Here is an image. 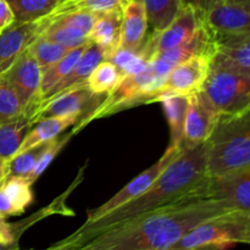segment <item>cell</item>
I'll use <instances>...</instances> for the list:
<instances>
[{"label":"cell","mask_w":250,"mask_h":250,"mask_svg":"<svg viewBox=\"0 0 250 250\" xmlns=\"http://www.w3.org/2000/svg\"><path fill=\"white\" fill-rule=\"evenodd\" d=\"M227 214L204 193L137 216L65 250H168L188 231Z\"/></svg>","instance_id":"obj_1"},{"label":"cell","mask_w":250,"mask_h":250,"mask_svg":"<svg viewBox=\"0 0 250 250\" xmlns=\"http://www.w3.org/2000/svg\"><path fill=\"white\" fill-rule=\"evenodd\" d=\"M205 143L183 148L158 180L136 199L92 222H84L73 233L45 250H65L137 216L204 193L208 180Z\"/></svg>","instance_id":"obj_2"},{"label":"cell","mask_w":250,"mask_h":250,"mask_svg":"<svg viewBox=\"0 0 250 250\" xmlns=\"http://www.w3.org/2000/svg\"><path fill=\"white\" fill-rule=\"evenodd\" d=\"M205 155L209 177L250 166V110L220 116Z\"/></svg>","instance_id":"obj_3"},{"label":"cell","mask_w":250,"mask_h":250,"mask_svg":"<svg viewBox=\"0 0 250 250\" xmlns=\"http://www.w3.org/2000/svg\"><path fill=\"white\" fill-rule=\"evenodd\" d=\"M250 244V215L227 212L200 222L168 250H229Z\"/></svg>","instance_id":"obj_4"},{"label":"cell","mask_w":250,"mask_h":250,"mask_svg":"<svg viewBox=\"0 0 250 250\" xmlns=\"http://www.w3.org/2000/svg\"><path fill=\"white\" fill-rule=\"evenodd\" d=\"M200 92L220 116L238 114L250 103V75L211 66Z\"/></svg>","instance_id":"obj_5"},{"label":"cell","mask_w":250,"mask_h":250,"mask_svg":"<svg viewBox=\"0 0 250 250\" xmlns=\"http://www.w3.org/2000/svg\"><path fill=\"white\" fill-rule=\"evenodd\" d=\"M204 195L225 211L250 215V166L208 177Z\"/></svg>","instance_id":"obj_6"},{"label":"cell","mask_w":250,"mask_h":250,"mask_svg":"<svg viewBox=\"0 0 250 250\" xmlns=\"http://www.w3.org/2000/svg\"><path fill=\"white\" fill-rule=\"evenodd\" d=\"M105 97L106 95L94 94L87 83L70 88L51 99L42 102L29 119V125L32 126L44 119L58 116H78L81 122L102 104Z\"/></svg>","instance_id":"obj_7"},{"label":"cell","mask_w":250,"mask_h":250,"mask_svg":"<svg viewBox=\"0 0 250 250\" xmlns=\"http://www.w3.org/2000/svg\"><path fill=\"white\" fill-rule=\"evenodd\" d=\"M202 22V14L192 6H182L175 20L166 28L151 32L139 51L150 61L158 54L188 43L200 28Z\"/></svg>","instance_id":"obj_8"},{"label":"cell","mask_w":250,"mask_h":250,"mask_svg":"<svg viewBox=\"0 0 250 250\" xmlns=\"http://www.w3.org/2000/svg\"><path fill=\"white\" fill-rule=\"evenodd\" d=\"M212 63V56L195 55L170 71L158 92L148 100L159 103L166 95H188L200 92L207 81Z\"/></svg>","instance_id":"obj_9"},{"label":"cell","mask_w":250,"mask_h":250,"mask_svg":"<svg viewBox=\"0 0 250 250\" xmlns=\"http://www.w3.org/2000/svg\"><path fill=\"white\" fill-rule=\"evenodd\" d=\"M182 149H173L168 148L166 149V151L164 153V155L156 161L155 164L150 166V167L146 168V171L141 173V175L137 176L134 180H132L131 182L127 183L121 190L116 193L114 197L110 198L107 202H105L104 204H102L100 207L95 208V209L88 210L87 212V219L84 222H92L98 220L99 217L104 216L107 212L112 211V210L117 209V208L122 207V205L127 204L131 200L136 199L139 195L143 194L156 180H158L159 176L164 172L166 167L177 158L181 154Z\"/></svg>","instance_id":"obj_10"},{"label":"cell","mask_w":250,"mask_h":250,"mask_svg":"<svg viewBox=\"0 0 250 250\" xmlns=\"http://www.w3.org/2000/svg\"><path fill=\"white\" fill-rule=\"evenodd\" d=\"M1 77L14 88L23 105L24 115L31 119L39 104L42 70L28 49Z\"/></svg>","instance_id":"obj_11"},{"label":"cell","mask_w":250,"mask_h":250,"mask_svg":"<svg viewBox=\"0 0 250 250\" xmlns=\"http://www.w3.org/2000/svg\"><path fill=\"white\" fill-rule=\"evenodd\" d=\"M49 23L48 15L34 21H15L0 34V76L44 33Z\"/></svg>","instance_id":"obj_12"},{"label":"cell","mask_w":250,"mask_h":250,"mask_svg":"<svg viewBox=\"0 0 250 250\" xmlns=\"http://www.w3.org/2000/svg\"><path fill=\"white\" fill-rule=\"evenodd\" d=\"M219 119L220 115L212 109L202 92L188 95L182 148L205 143L211 136Z\"/></svg>","instance_id":"obj_13"},{"label":"cell","mask_w":250,"mask_h":250,"mask_svg":"<svg viewBox=\"0 0 250 250\" xmlns=\"http://www.w3.org/2000/svg\"><path fill=\"white\" fill-rule=\"evenodd\" d=\"M148 17L141 0H128L122 7V27L120 48L139 51L146 42Z\"/></svg>","instance_id":"obj_14"},{"label":"cell","mask_w":250,"mask_h":250,"mask_svg":"<svg viewBox=\"0 0 250 250\" xmlns=\"http://www.w3.org/2000/svg\"><path fill=\"white\" fill-rule=\"evenodd\" d=\"M122 9L99 14L89 33V41L99 46L104 53V58L112 55L121 43Z\"/></svg>","instance_id":"obj_15"},{"label":"cell","mask_w":250,"mask_h":250,"mask_svg":"<svg viewBox=\"0 0 250 250\" xmlns=\"http://www.w3.org/2000/svg\"><path fill=\"white\" fill-rule=\"evenodd\" d=\"M211 66L232 68L250 75V33L219 43Z\"/></svg>","instance_id":"obj_16"},{"label":"cell","mask_w":250,"mask_h":250,"mask_svg":"<svg viewBox=\"0 0 250 250\" xmlns=\"http://www.w3.org/2000/svg\"><path fill=\"white\" fill-rule=\"evenodd\" d=\"M103 60H105L103 50L99 46L90 42L88 44L87 49L84 50V53L82 54L81 59L78 60V62L75 65V67L48 93V95L44 98V100L51 99L55 95L60 94V93L65 92V90L70 89V88L87 83V80L90 73H92V71Z\"/></svg>","instance_id":"obj_17"},{"label":"cell","mask_w":250,"mask_h":250,"mask_svg":"<svg viewBox=\"0 0 250 250\" xmlns=\"http://www.w3.org/2000/svg\"><path fill=\"white\" fill-rule=\"evenodd\" d=\"M78 121H80L78 116H58L48 117V119L37 122L36 127L33 129H29L28 133L26 134L17 154L54 141L63 131L72 127Z\"/></svg>","instance_id":"obj_18"},{"label":"cell","mask_w":250,"mask_h":250,"mask_svg":"<svg viewBox=\"0 0 250 250\" xmlns=\"http://www.w3.org/2000/svg\"><path fill=\"white\" fill-rule=\"evenodd\" d=\"M170 128L168 148L182 149L183 129H185L186 112L188 106V97L186 95H166L159 100Z\"/></svg>","instance_id":"obj_19"},{"label":"cell","mask_w":250,"mask_h":250,"mask_svg":"<svg viewBox=\"0 0 250 250\" xmlns=\"http://www.w3.org/2000/svg\"><path fill=\"white\" fill-rule=\"evenodd\" d=\"M88 44H84V45L77 46V48H73L71 50H68V53L61 60H59L58 62L54 63L49 68H46L44 72H42L41 90H39V104L43 102L44 98L48 95V93L75 67V65L78 62L82 54L87 49Z\"/></svg>","instance_id":"obj_20"},{"label":"cell","mask_w":250,"mask_h":250,"mask_svg":"<svg viewBox=\"0 0 250 250\" xmlns=\"http://www.w3.org/2000/svg\"><path fill=\"white\" fill-rule=\"evenodd\" d=\"M31 127L29 117L24 115L0 125V158L2 160L7 163L16 155Z\"/></svg>","instance_id":"obj_21"},{"label":"cell","mask_w":250,"mask_h":250,"mask_svg":"<svg viewBox=\"0 0 250 250\" xmlns=\"http://www.w3.org/2000/svg\"><path fill=\"white\" fill-rule=\"evenodd\" d=\"M33 183L24 177H16V176H6L5 180L0 183V188L9 202L14 207L17 216L26 211L27 208L33 203L34 197L32 192Z\"/></svg>","instance_id":"obj_22"},{"label":"cell","mask_w":250,"mask_h":250,"mask_svg":"<svg viewBox=\"0 0 250 250\" xmlns=\"http://www.w3.org/2000/svg\"><path fill=\"white\" fill-rule=\"evenodd\" d=\"M146 7L149 26L153 31L166 28L182 7V0H141Z\"/></svg>","instance_id":"obj_23"},{"label":"cell","mask_w":250,"mask_h":250,"mask_svg":"<svg viewBox=\"0 0 250 250\" xmlns=\"http://www.w3.org/2000/svg\"><path fill=\"white\" fill-rule=\"evenodd\" d=\"M122 78L124 76L111 61L103 60L89 75L87 85L94 94L107 95L121 82Z\"/></svg>","instance_id":"obj_24"},{"label":"cell","mask_w":250,"mask_h":250,"mask_svg":"<svg viewBox=\"0 0 250 250\" xmlns=\"http://www.w3.org/2000/svg\"><path fill=\"white\" fill-rule=\"evenodd\" d=\"M19 22L34 21L50 14L61 0H7Z\"/></svg>","instance_id":"obj_25"},{"label":"cell","mask_w":250,"mask_h":250,"mask_svg":"<svg viewBox=\"0 0 250 250\" xmlns=\"http://www.w3.org/2000/svg\"><path fill=\"white\" fill-rule=\"evenodd\" d=\"M124 5V0H61L50 14L59 15L70 11H88L99 15L111 10L122 9Z\"/></svg>","instance_id":"obj_26"},{"label":"cell","mask_w":250,"mask_h":250,"mask_svg":"<svg viewBox=\"0 0 250 250\" xmlns=\"http://www.w3.org/2000/svg\"><path fill=\"white\" fill-rule=\"evenodd\" d=\"M28 50L32 54V56L36 59L37 62H38L42 72H44L46 68H49L54 63L58 62L59 60H61L71 49L60 45V44L55 43V42L48 41V39L43 38V37H39L29 46Z\"/></svg>","instance_id":"obj_27"},{"label":"cell","mask_w":250,"mask_h":250,"mask_svg":"<svg viewBox=\"0 0 250 250\" xmlns=\"http://www.w3.org/2000/svg\"><path fill=\"white\" fill-rule=\"evenodd\" d=\"M41 37L48 39V41L55 42V43L66 46L68 49L77 48V46L84 45V44H88L90 42L89 37L85 36L84 33H82L78 29L54 21H50L48 28L44 31V33Z\"/></svg>","instance_id":"obj_28"},{"label":"cell","mask_w":250,"mask_h":250,"mask_svg":"<svg viewBox=\"0 0 250 250\" xmlns=\"http://www.w3.org/2000/svg\"><path fill=\"white\" fill-rule=\"evenodd\" d=\"M23 115V105L19 95L14 88L0 76V125L19 119Z\"/></svg>","instance_id":"obj_29"},{"label":"cell","mask_w":250,"mask_h":250,"mask_svg":"<svg viewBox=\"0 0 250 250\" xmlns=\"http://www.w3.org/2000/svg\"><path fill=\"white\" fill-rule=\"evenodd\" d=\"M48 144L49 143L42 144L23 153L16 154L11 160L7 161V176L28 178Z\"/></svg>","instance_id":"obj_30"},{"label":"cell","mask_w":250,"mask_h":250,"mask_svg":"<svg viewBox=\"0 0 250 250\" xmlns=\"http://www.w3.org/2000/svg\"><path fill=\"white\" fill-rule=\"evenodd\" d=\"M106 60L111 61L124 77L141 72L149 62L141 51H129L122 48L117 49Z\"/></svg>","instance_id":"obj_31"},{"label":"cell","mask_w":250,"mask_h":250,"mask_svg":"<svg viewBox=\"0 0 250 250\" xmlns=\"http://www.w3.org/2000/svg\"><path fill=\"white\" fill-rule=\"evenodd\" d=\"M48 16L50 21L72 27V28L78 29L82 33H84L85 36L89 37V33L92 31L93 26H94V22L97 20L98 15L88 11H70L59 15L49 14Z\"/></svg>","instance_id":"obj_32"},{"label":"cell","mask_w":250,"mask_h":250,"mask_svg":"<svg viewBox=\"0 0 250 250\" xmlns=\"http://www.w3.org/2000/svg\"><path fill=\"white\" fill-rule=\"evenodd\" d=\"M72 136H73V133L71 132V133H68L67 136H63V137L59 136L58 138H55L54 141L49 142V144L46 146V148L44 149L43 154L41 155L39 160L37 161L34 168L32 170L31 175H29L28 180L31 181L32 183H34L39 177H41L42 173H43L44 171L48 168V166L53 163V160L55 159V156L58 155L61 150H62V148L66 146V143L70 141V138Z\"/></svg>","instance_id":"obj_33"},{"label":"cell","mask_w":250,"mask_h":250,"mask_svg":"<svg viewBox=\"0 0 250 250\" xmlns=\"http://www.w3.org/2000/svg\"><path fill=\"white\" fill-rule=\"evenodd\" d=\"M221 4H225V0H182V6H192L203 16L205 12Z\"/></svg>","instance_id":"obj_34"},{"label":"cell","mask_w":250,"mask_h":250,"mask_svg":"<svg viewBox=\"0 0 250 250\" xmlns=\"http://www.w3.org/2000/svg\"><path fill=\"white\" fill-rule=\"evenodd\" d=\"M16 21L15 14L12 11L7 0H0V34L9 26Z\"/></svg>","instance_id":"obj_35"},{"label":"cell","mask_w":250,"mask_h":250,"mask_svg":"<svg viewBox=\"0 0 250 250\" xmlns=\"http://www.w3.org/2000/svg\"><path fill=\"white\" fill-rule=\"evenodd\" d=\"M0 215H2V216L6 217V219L11 216H17L14 207H12L11 203L9 202V199H7V197L5 195V193L2 192L1 188H0Z\"/></svg>","instance_id":"obj_36"},{"label":"cell","mask_w":250,"mask_h":250,"mask_svg":"<svg viewBox=\"0 0 250 250\" xmlns=\"http://www.w3.org/2000/svg\"><path fill=\"white\" fill-rule=\"evenodd\" d=\"M7 176V163L0 158V183L5 180Z\"/></svg>","instance_id":"obj_37"},{"label":"cell","mask_w":250,"mask_h":250,"mask_svg":"<svg viewBox=\"0 0 250 250\" xmlns=\"http://www.w3.org/2000/svg\"><path fill=\"white\" fill-rule=\"evenodd\" d=\"M226 4H233V5H241V6H246L250 9V0H225Z\"/></svg>","instance_id":"obj_38"},{"label":"cell","mask_w":250,"mask_h":250,"mask_svg":"<svg viewBox=\"0 0 250 250\" xmlns=\"http://www.w3.org/2000/svg\"><path fill=\"white\" fill-rule=\"evenodd\" d=\"M0 250H20V248H15V247L10 246L0 237Z\"/></svg>","instance_id":"obj_39"},{"label":"cell","mask_w":250,"mask_h":250,"mask_svg":"<svg viewBox=\"0 0 250 250\" xmlns=\"http://www.w3.org/2000/svg\"><path fill=\"white\" fill-rule=\"evenodd\" d=\"M248 110H250V103H249L248 105H247V107L243 110V111H248ZM243 111H242V112H243Z\"/></svg>","instance_id":"obj_40"},{"label":"cell","mask_w":250,"mask_h":250,"mask_svg":"<svg viewBox=\"0 0 250 250\" xmlns=\"http://www.w3.org/2000/svg\"><path fill=\"white\" fill-rule=\"evenodd\" d=\"M124 1H125V2H126V1H128V0H124Z\"/></svg>","instance_id":"obj_41"}]
</instances>
